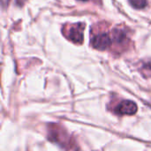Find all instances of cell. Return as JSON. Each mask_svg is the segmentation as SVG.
Masks as SVG:
<instances>
[{
  "instance_id": "6da1fadb",
  "label": "cell",
  "mask_w": 151,
  "mask_h": 151,
  "mask_svg": "<svg viewBox=\"0 0 151 151\" xmlns=\"http://www.w3.org/2000/svg\"><path fill=\"white\" fill-rule=\"evenodd\" d=\"M49 139L62 146L67 145L69 141L65 132H64V130L58 126L55 125H52L49 127Z\"/></svg>"
},
{
  "instance_id": "7a4b0ae2",
  "label": "cell",
  "mask_w": 151,
  "mask_h": 151,
  "mask_svg": "<svg viewBox=\"0 0 151 151\" xmlns=\"http://www.w3.org/2000/svg\"><path fill=\"white\" fill-rule=\"evenodd\" d=\"M84 28L85 25L83 23L72 25L69 29L68 38L75 43H81L84 40Z\"/></svg>"
},
{
  "instance_id": "3957f363",
  "label": "cell",
  "mask_w": 151,
  "mask_h": 151,
  "mask_svg": "<svg viewBox=\"0 0 151 151\" xmlns=\"http://www.w3.org/2000/svg\"><path fill=\"white\" fill-rule=\"evenodd\" d=\"M137 111V105L133 101H122L116 108L115 112L119 115H133Z\"/></svg>"
},
{
  "instance_id": "277c9868",
  "label": "cell",
  "mask_w": 151,
  "mask_h": 151,
  "mask_svg": "<svg viewBox=\"0 0 151 151\" xmlns=\"http://www.w3.org/2000/svg\"><path fill=\"white\" fill-rule=\"evenodd\" d=\"M111 45V39L107 34H101L96 35L92 39V46L100 50H107Z\"/></svg>"
},
{
  "instance_id": "5b68a950",
  "label": "cell",
  "mask_w": 151,
  "mask_h": 151,
  "mask_svg": "<svg viewBox=\"0 0 151 151\" xmlns=\"http://www.w3.org/2000/svg\"><path fill=\"white\" fill-rule=\"evenodd\" d=\"M126 35H126L124 30L116 28L113 31V41L118 42V43H121L126 40V38H127Z\"/></svg>"
},
{
  "instance_id": "8992f818",
  "label": "cell",
  "mask_w": 151,
  "mask_h": 151,
  "mask_svg": "<svg viewBox=\"0 0 151 151\" xmlns=\"http://www.w3.org/2000/svg\"><path fill=\"white\" fill-rule=\"evenodd\" d=\"M130 4L136 9L144 8L147 5V0H128Z\"/></svg>"
},
{
  "instance_id": "52a82bcc",
  "label": "cell",
  "mask_w": 151,
  "mask_h": 151,
  "mask_svg": "<svg viewBox=\"0 0 151 151\" xmlns=\"http://www.w3.org/2000/svg\"><path fill=\"white\" fill-rule=\"evenodd\" d=\"M25 1L26 0H17V4H19V5H23V4L25 3Z\"/></svg>"
},
{
  "instance_id": "ba28073f",
  "label": "cell",
  "mask_w": 151,
  "mask_h": 151,
  "mask_svg": "<svg viewBox=\"0 0 151 151\" xmlns=\"http://www.w3.org/2000/svg\"><path fill=\"white\" fill-rule=\"evenodd\" d=\"M80 1H87V0H80Z\"/></svg>"
}]
</instances>
